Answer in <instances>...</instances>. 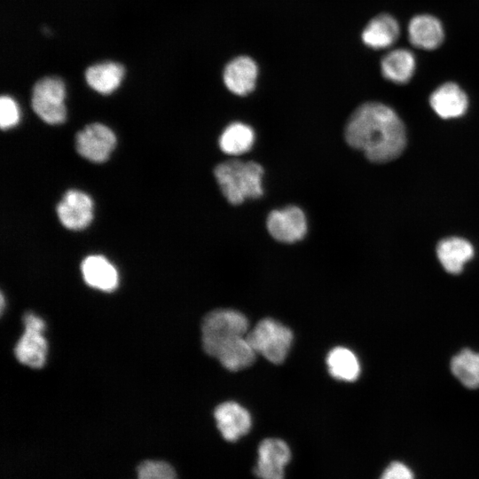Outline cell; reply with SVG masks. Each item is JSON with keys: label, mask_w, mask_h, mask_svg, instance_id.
<instances>
[{"label": "cell", "mask_w": 479, "mask_h": 479, "mask_svg": "<svg viewBox=\"0 0 479 479\" xmlns=\"http://www.w3.org/2000/svg\"><path fill=\"white\" fill-rule=\"evenodd\" d=\"M137 479H177L173 467L161 460H145L137 467Z\"/></svg>", "instance_id": "cell-24"}, {"label": "cell", "mask_w": 479, "mask_h": 479, "mask_svg": "<svg viewBox=\"0 0 479 479\" xmlns=\"http://www.w3.org/2000/svg\"><path fill=\"white\" fill-rule=\"evenodd\" d=\"M23 322L25 331L15 346V356L23 365L40 368L45 363L48 351L43 336L44 321L37 315L27 312L23 317Z\"/></svg>", "instance_id": "cell-6"}, {"label": "cell", "mask_w": 479, "mask_h": 479, "mask_svg": "<svg viewBox=\"0 0 479 479\" xmlns=\"http://www.w3.org/2000/svg\"><path fill=\"white\" fill-rule=\"evenodd\" d=\"M20 121V109L9 96H2L0 98V125L3 130L15 126Z\"/></svg>", "instance_id": "cell-25"}, {"label": "cell", "mask_w": 479, "mask_h": 479, "mask_svg": "<svg viewBox=\"0 0 479 479\" xmlns=\"http://www.w3.org/2000/svg\"><path fill=\"white\" fill-rule=\"evenodd\" d=\"M380 479H414V475L405 464L394 461L385 468Z\"/></svg>", "instance_id": "cell-26"}, {"label": "cell", "mask_w": 479, "mask_h": 479, "mask_svg": "<svg viewBox=\"0 0 479 479\" xmlns=\"http://www.w3.org/2000/svg\"><path fill=\"white\" fill-rule=\"evenodd\" d=\"M248 320L241 312L231 309H217L206 315L201 325L202 347L214 357L224 342L247 335Z\"/></svg>", "instance_id": "cell-3"}, {"label": "cell", "mask_w": 479, "mask_h": 479, "mask_svg": "<svg viewBox=\"0 0 479 479\" xmlns=\"http://www.w3.org/2000/svg\"><path fill=\"white\" fill-rule=\"evenodd\" d=\"M399 35V26L389 14H380L372 19L362 32V41L369 48L385 49L392 45Z\"/></svg>", "instance_id": "cell-17"}, {"label": "cell", "mask_w": 479, "mask_h": 479, "mask_svg": "<svg viewBox=\"0 0 479 479\" xmlns=\"http://www.w3.org/2000/svg\"><path fill=\"white\" fill-rule=\"evenodd\" d=\"M429 103L441 118L452 119L459 117L466 113L468 98L458 84L445 82L432 92Z\"/></svg>", "instance_id": "cell-13"}, {"label": "cell", "mask_w": 479, "mask_h": 479, "mask_svg": "<svg viewBox=\"0 0 479 479\" xmlns=\"http://www.w3.org/2000/svg\"><path fill=\"white\" fill-rule=\"evenodd\" d=\"M214 417L222 436L228 442H236L247 435L252 426L249 412L234 401L217 405Z\"/></svg>", "instance_id": "cell-11"}, {"label": "cell", "mask_w": 479, "mask_h": 479, "mask_svg": "<svg viewBox=\"0 0 479 479\" xmlns=\"http://www.w3.org/2000/svg\"><path fill=\"white\" fill-rule=\"evenodd\" d=\"M344 137L351 147L377 163L397 158L406 145L401 119L390 107L378 102L365 103L352 113Z\"/></svg>", "instance_id": "cell-1"}, {"label": "cell", "mask_w": 479, "mask_h": 479, "mask_svg": "<svg viewBox=\"0 0 479 479\" xmlns=\"http://www.w3.org/2000/svg\"><path fill=\"white\" fill-rule=\"evenodd\" d=\"M254 475L259 479H284L292 454L288 444L279 438L263 440L257 449Z\"/></svg>", "instance_id": "cell-7"}, {"label": "cell", "mask_w": 479, "mask_h": 479, "mask_svg": "<svg viewBox=\"0 0 479 479\" xmlns=\"http://www.w3.org/2000/svg\"><path fill=\"white\" fill-rule=\"evenodd\" d=\"M266 226L276 240L285 243L301 240L307 232L305 215L296 206L271 211L267 217Z\"/></svg>", "instance_id": "cell-9"}, {"label": "cell", "mask_w": 479, "mask_h": 479, "mask_svg": "<svg viewBox=\"0 0 479 479\" xmlns=\"http://www.w3.org/2000/svg\"><path fill=\"white\" fill-rule=\"evenodd\" d=\"M65 85L56 77L39 80L32 91V107L35 113L49 124H59L67 116Z\"/></svg>", "instance_id": "cell-5"}, {"label": "cell", "mask_w": 479, "mask_h": 479, "mask_svg": "<svg viewBox=\"0 0 479 479\" xmlns=\"http://www.w3.org/2000/svg\"><path fill=\"white\" fill-rule=\"evenodd\" d=\"M451 369L454 376L466 387H479V353L463 349L453 357Z\"/></svg>", "instance_id": "cell-23"}, {"label": "cell", "mask_w": 479, "mask_h": 479, "mask_svg": "<svg viewBox=\"0 0 479 479\" xmlns=\"http://www.w3.org/2000/svg\"><path fill=\"white\" fill-rule=\"evenodd\" d=\"M214 175L223 195L232 205L240 204L248 198H260L263 193V169L257 162L227 161L215 168Z\"/></svg>", "instance_id": "cell-2"}, {"label": "cell", "mask_w": 479, "mask_h": 479, "mask_svg": "<svg viewBox=\"0 0 479 479\" xmlns=\"http://www.w3.org/2000/svg\"><path fill=\"white\" fill-rule=\"evenodd\" d=\"M124 68L114 62H104L90 67L85 72L87 83L96 91L109 94L121 84Z\"/></svg>", "instance_id": "cell-20"}, {"label": "cell", "mask_w": 479, "mask_h": 479, "mask_svg": "<svg viewBox=\"0 0 479 479\" xmlns=\"http://www.w3.org/2000/svg\"><path fill=\"white\" fill-rule=\"evenodd\" d=\"M116 144L114 133L101 123H91L79 131L75 138L76 150L93 162L106 161Z\"/></svg>", "instance_id": "cell-8"}, {"label": "cell", "mask_w": 479, "mask_h": 479, "mask_svg": "<svg viewBox=\"0 0 479 479\" xmlns=\"http://www.w3.org/2000/svg\"><path fill=\"white\" fill-rule=\"evenodd\" d=\"M257 75L256 63L247 56H239L225 66L223 79L231 92L245 96L255 89Z\"/></svg>", "instance_id": "cell-12"}, {"label": "cell", "mask_w": 479, "mask_h": 479, "mask_svg": "<svg viewBox=\"0 0 479 479\" xmlns=\"http://www.w3.org/2000/svg\"><path fill=\"white\" fill-rule=\"evenodd\" d=\"M255 142L253 129L241 122L227 126L219 137L221 150L231 155H239L250 150Z\"/></svg>", "instance_id": "cell-22"}, {"label": "cell", "mask_w": 479, "mask_h": 479, "mask_svg": "<svg viewBox=\"0 0 479 479\" xmlns=\"http://www.w3.org/2000/svg\"><path fill=\"white\" fill-rule=\"evenodd\" d=\"M255 355L256 352L244 335L222 344L214 357L227 370L236 372L250 366L255 362Z\"/></svg>", "instance_id": "cell-16"}, {"label": "cell", "mask_w": 479, "mask_h": 479, "mask_svg": "<svg viewBox=\"0 0 479 479\" xmlns=\"http://www.w3.org/2000/svg\"><path fill=\"white\" fill-rule=\"evenodd\" d=\"M57 213L65 227L79 231L90 224L93 218V202L85 192L69 190L58 204Z\"/></svg>", "instance_id": "cell-10"}, {"label": "cell", "mask_w": 479, "mask_h": 479, "mask_svg": "<svg viewBox=\"0 0 479 479\" xmlns=\"http://www.w3.org/2000/svg\"><path fill=\"white\" fill-rule=\"evenodd\" d=\"M416 61L412 51L397 49L386 54L381 62L382 75L398 84L406 83L413 75Z\"/></svg>", "instance_id": "cell-19"}, {"label": "cell", "mask_w": 479, "mask_h": 479, "mask_svg": "<svg viewBox=\"0 0 479 479\" xmlns=\"http://www.w3.org/2000/svg\"><path fill=\"white\" fill-rule=\"evenodd\" d=\"M81 271L84 281L93 288L110 292L118 286L119 276L115 267L102 255L87 256L82 263Z\"/></svg>", "instance_id": "cell-14"}, {"label": "cell", "mask_w": 479, "mask_h": 479, "mask_svg": "<svg viewBox=\"0 0 479 479\" xmlns=\"http://www.w3.org/2000/svg\"><path fill=\"white\" fill-rule=\"evenodd\" d=\"M411 43L423 50H434L440 46L444 37L442 23L429 14L414 16L408 25Z\"/></svg>", "instance_id": "cell-15"}, {"label": "cell", "mask_w": 479, "mask_h": 479, "mask_svg": "<svg viewBox=\"0 0 479 479\" xmlns=\"http://www.w3.org/2000/svg\"><path fill=\"white\" fill-rule=\"evenodd\" d=\"M246 336L256 354L273 364L284 362L293 342L292 331L270 318L260 320Z\"/></svg>", "instance_id": "cell-4"}, {"label": "cell", "mask_w": 479, "mask_h": 479, "mask_svg": "<svg viewBox=\"0 0 479 479\" xmlns=\"http://www.w3.org/2000/svg\"><path fill=\"white\" fill-rule=\"evenodd\" d=\"M437 257L444 269L452 274L459 273L474 255L472 245L459 237L442 240L436 247Z\"/></svg>", "instance_id": "cell-18"}, {"label": "cell", "mask_w": 479, "mask_h": 479, "mask_svg": "<svg viewBox=\"0 0 479 479\" xmlns=\"http://www.w3.org/2000/svg\"><path fill=\"white\" fill-rule=\"evenodd\" d=\"M326 365L331 376L339 381H354L360 374L357 356L344 347H335L329 351Z\"/></svg>", "instance_id": "cell-21"}]
</instances>
